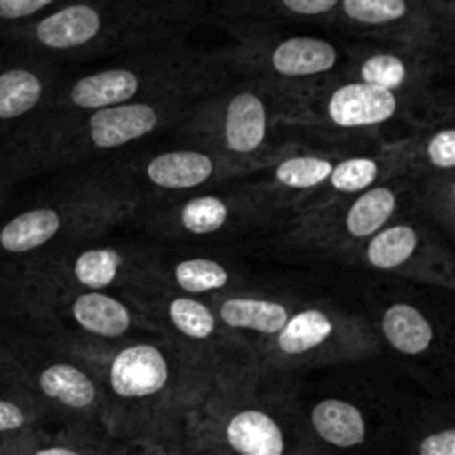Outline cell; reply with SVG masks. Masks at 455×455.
<instances>
[{
	"label": "cell",
	"instance_id": "cell-1",
	"mask_svg": "<svg viewBox=\"0 0 455 455\" xmlns=\"http://www.w3.org/2000/svg\"><path fill=\"white\" fill-rule=\"evenodd\" d=\"M212 22L209 0H69L47 16L0 36L74 67L187 40Z\"/></svg>",
	"mask_w": 455,
	"mask_h": 455
},
{
	"label": "cell",
	"instance_id": "cell-2",
	"mask_svg": "<svg viewBox=\"0 0 455 455\" xmlns=\"http://www.w3.org/2000/svg\"><path fill=\"white\" fill-rule=\"evenodd\" d=\"M76 351L100 382L109 438L182 422L216 378L203 360L164 336Z\"/></svg>",
	"mask_w": 455,
	"mask_h": 455
},
{
	"label": "cell",
	"instance_id": "cell-3",
	"mask_svg": "<svg viewBox=\"0 0 455 455\" xmlns=\"http://www.w3.org/2000/svg\"><path fill=\"white\" fill-rule=\"evenodd\" d=\"M182 431L191 455H318L298 420L291 378L253 369L213 378Z\"/></svg>",
	"mask_w": 455,
	"mask_h": 455
},
{
	"label": "cell",
	"instance_id": "cell-4",
	"mask_svg": "<svg viewBox=\"0 0 455 455\" xmlns=\"http://www.w3.org/2000/svg\"><path fill=\"white\" fill-rule=\"evenodd\" d=\"M227 76L229 74L218 60L216 49L196 47L189 40H176L109 58L102 65L80 74L69 71L20 145L34 133L58 127L92 111L147 98L207 92Z\"/></svg>",
	"mask_w": 455,
	"mask_h": 455
},
{
	"label": "cell",
	"instance_id": "cell-5",
	"mask_svg": "<svg viewBox=\"0 0 455 455\" xmlns=\"http://www.w3.org/2000/svg\"><path fill=\"white\" fill-rule=\"evenodd\" d=\"M204 92L147 98L107 107L27 138L0 167L9 180L71 172L124 154L180 127L196 98Z\"/></svg>",
	"mask_w": 455,
	"mask_h": 455
},
{
	"label": "cell",
	"instance_id": "cell-6",
	"mask_svg": "<svg viewBox=\"0 0 455 455\" xmlns=\"http://www.w3.org/2000/svg\"><path fill=\"white\" fill-rule=\"evenodd\" d=\"M136 203L105 180L76 169L22 207L0 216V275L58 249L102 238L132 220Z\"/></svg>",
	"mask_w": 455,
	"mask_h": 455
},
{
	"label": "cell",
	"instance_id": "cell-7",
	"mask_svg": "<svg viewBox=\"0 0 455 455\" xmlns=\"http://www.w3.org/2000/svg\"><path fill=\"white\" fill-rule=\"evenodd\" d=\"M449 96V89L407 96L336 74L289 102L283 132L293 142L369 149L409 136Z\"/></svg>",
	"mask_w": 455,
	"mask_h": 455
},
{
	"label": "cell",
	"instance_id": "cell-8",
	"mask_svg": "<svg viewBox=\"0 0 455 455\" xmlns=\"http://www.w3.org/2000/svg\"><path fill=\"white\" fill-rule=\"evenodd\" d=\"M0 367L22 387L47 429L109 438L100 382L76 349L38 331L0 324Z\"/></svg>",
	"mask_w": 455,
	"mask_h": 455
},
{
	"label": "cell",
	"instance_id": "cell-9",
	"mask_svg": "<svg viewBox=\"0 0 455 455\" xmlns=\"http://www.w3.org/2000/svg\"><path fill=\"white\" fill-rule=\"evenodd\" d=\"M293 98L262 80L227 76L196 98L173 133L260 172L284 145L283 118Z\"/></svg>",
	"mask_w": 455,
	"mask_h": 455
},
{
	"label": "cell",
	"instance_id": "cell-10",
	"mask_svg": "<svg viewBox=\"0 0 455 455\" xmlns=\"http://www.w3.org/2000/svg\"><path fill=\"white\" fill-rule=\"evenodd\" d=\"M287 216L256 187L251 178L225 182L167 203L136 209L129 222L154 235L158 243L207 249L249 235L274 234Z\"/></svg>",
	"mask_w": 455,
	"mask_h": 455
},
{
	"label": "cell",
	"instance_id": "cell-11",
	"mask_svg": "<svg viewBox=\"0 0 455 455\" xmlns=\"http://www.w3.org/2000/svg\"><path fill=\"white\" fill-rule=\"evenodd\" d=\"M80 169H87L89 173L127 196L138 209L256 173L247 164L222 158L216 151L173 132Z\"/></svg>",
	"mask_w": 455,
	"mask_h": 455
},
{
	"label": "cell",
	"instance_id": "cell-12",
	"mask_svg": "<svg viewBox=\"0 0 455 455\" xmlns=\"http://www.w3.org/2000/svg\"><path fill=\"white\" fill-rule=\"evenodd\" d=\"M212 22L231 36V44L216 49L227 74L262 80L296 96L340 74L347 60V43L336 36L267 22Z\"/></svg>",
	"mask_w": 455,
	"mask_h": 455
},
{
	"label": "cell",
	"instance_id": "cell-13",
	"mask_svg": "<svg viewBox=\"0 0 455 455\" xmlns=\"http://www.w3.org/2000/svg\"><path fill=\"white\" fill-rule=\"evenodd\" d=\"M418 212L413 172L389 178L351 198L336 200L323 209L298 213L271 234L275 251L340 265L389 222Z\"/></svg>",
	"mask_w": 455,
	"mask_h": 455
},
{
	"label": "cell",
	"instance_id": "cell-14",
	"mask_svg": "<svg viewBox=\"0 0 455 455\" xmlns=\"http://www.w3.org/2000/svg\"><path fill=\"white\" fill-rule=\"evenodd\" d=\"M380 354V340L367 314L305 298L283 331L258 351L251 369L260 376L293 378L314 369L364 363Z\"/></svg>",
	"mask_w": 455,
	"mask_h": 455
},
{
	"label": "cell",
	"instance_id": "cell-15",
	"mask_svg": "<svg viewBox=\"0 0 455 455\" xmlns=\"http://www.w3.org/2000/svg\"><path fill=\"white\" fill-rule=\"evenodd\" d=\"M107 235L58 249L12 274L0 275V284L127 293L129 289H136L156 278L160 253H163L158 243L105 240Z\"/></svg>",
	"mask_w": 455,
	"mask_h": 455
},
{
	"label": "cell",
	"instance_id": "cell-16",
	"mask_svg": "<svg viewBox=\"0 0 455 455\" xmlns=\"http://www.w3.org/2000/svg\"><path fill=\"white\" fill-rule=\"evenodd\" d=\"M329 34L347 43H394L453 58L455 0H338Z\"/></svg>",
	"mask_w": 455,
	"mask_h": 455
},
{
	"label": "cell",
	"instance_id": "cell-17",
	"mask_svg": "<svg viewBox=\"0 0 455 455\" xmlns=\"http://www.w3.org/2000/svg\"><path fill=\"white\" fill-rule=\"evenodd\" d=\"M367 318L380 340L382 354L389 351L422 380L435 373H444L451 380V318L440 314L434 302L407 289H378Z\"/></svg>",
	"mask_w": 455,
	"mask_h": 455
},
{
	"label": "cell",
	"instance_id": "cell-18",
	"mask_svg": "<svg viewBox=\"0 0 455 455\" xmlns=\"http://www.w3.org/2000/svg\"><path fill=\"white\" fill-rule=\"evenodd\" d=\"M340 265L447 293L455 289L453 243L422 213L389 222Z\"/></svg>",
	"mask_w": 455,
	"mask_h": 455
},
{
	"label": "cell",
	"instance_id": "cell-19",
	"mask_svg": "<svg viewBox=\"0 0 455 455\" xmlns=\"http://www.w3.org/2000/svg\"><path fill=\"white\" fill-rule=\"evenodd\" d=\"M293 404L307 440L318 455H387L400 438V422L371 400L349 394H300L291 378Z\"/></svg>",
	"mask_w": 455,
	"mask_h": 455
},
{
	"label": "cell",
	"instance_id": "cell-20",
	"mask_svg": "<svg viewBox=\"0 0 455 455\" xmlns=\"http://www.w3.org/2000/svg\"><path fill=\"white\" fill-rule=\"evenodd\" d=\"M127 296L164 338L203 360L216 376L251 369L247 351L222 329L216 311L203 298L172 291L160 283L129 289Z\"/></svg>",
	"mask_w": 455,
	"mask_h": 455
},
{
	"label": "cell",
	"instance_id": "cell-21",
	"mask_svg": "<svg viewBox=\"0 0 455 455\" xmlns=\"http://www.w3.org/2000/svg\"><path fill=\"white\" fill-rule=\"evenodd\" d=\"M69 71L65 62L0 43V164L29 133Z\"/></svg>",
	"mask_w": 455,
	"mask_h": 455
},
{
	"label": "cell",
	"instance_id": "cell-22",
	"mask_svg": "<svg viewBox=\"0 0 455 455\" xmlns=\"http://www.w3.org/2000/svg\"><path fill=\"white\" fill-rule=\"evenodd\" d=\"M413 178L418 212L455 238V116L453 98H444L413 129Z\"/></svg>",
	"mask_w": 455,
	"mask_h": 455
},
{
	"label": "cell",
	"instance_id": "cell-23",
	"mask_svg": "<svg viewBox=\"0 0 455 455\" xmlns=\"http://www.w3.org/2000/svg\"><path fill=\"white\" fill-rule=\"evenodd\" d=\"M451 67L453 58L440 56L429 49L358 40L347 43V60L340 76L387 92L429 96L435 92V83Z\"/></svg>",
	"mask_w": 455,
	"mask_h": 455
},
{
	"label": "cell",
	"instance_id": "cell-24",
	"mask_svg": "<svg viewBox=\"0 0 455 455\" xmlns=\"http://www.w3.org/2000/svg\"><path fill=\"white\" fill-rule=\"evenodd\" d=\"M349 151L358 149L287 140L260 172L249 178L256 182L258 189L265 191L283 209L289 220L291 216H298L309 207L315 194L329 180L338 160Z\"/></svg>",
	"mask_w": 455,
	"mask_h": 455
},
{
	"label": "cell",
	"instance_id": "cell-25",
	"mask_svg": "<svg viewBox=\"0 0 455 455\" xmlns=\"http://www.w3.org/2000/svg\"><path fill=\"white\" fill-rule=\"evenodd\" d=\"M207 302L216 311L222 329L247 351L253 367L258 351L283 331L287 320L305 302V298L296 293L267 291V289L253 287L216 296Z\"/></svg>",
	"mask_w": 455,
	"mask_h": 455
},
{
	"label": "cell",
	"instance_id": "cell-26",
	"mask_svg": "<svg viewBox=\"0 0 455 455\" xmlns=\"http://www.w3.org/2000/svg\"><path fill=\"white\" fill-rule=\"evenodd\" d=\"M154 280L172 291L203 300L256 287L238 262L213 256L198 247H163Z\"/></svg>",
	"mask_w": 455,
	"mask_h": 455
},
{
	"label": "cell",
	"instance_id": "cell-27",
	"mask_svg": "<svg viewBox=\"0 0 455 455\" xmlns=\"http://www.w3.org/2000/svg\"><path fill=\"white\" fill-rule=\"evenodd\" d=\"M209 4H212V20L327 29L338 0H209Z\"/></svg>",
	"mask_w": 455,
	"mask_h": 455
},
{
	"label": "cell",
	"instance_id": "cell-28",
	"mask_svg": "<svg viewBox=\"0 0 455 455\" xmlns=\"http://www.w3.org/2000/svg\"><path fill=\"white\" fill-rule=\"evenodd\" d=\"M400 438L404 443V455H455L451 398L422 403L404 420Z\"/></svg>",
	"mask_w": 455,
	"mask_h": 455
},
{
	"label": "cell",
	"instance_id": "cell-29",
	"mask_svg": "<svg viewBox=\"0 0 455 455\" xmlns=\"http://www.w3.org/2000/svg\"><path fill=\"white\" fill-rule=\"evenodd\" d=\"M107 440L40 427L0 443V455H105Z\"/></svg>",
	"mask_w": 455,
	"mask_h": 455
},
{
	"label": "cell",
	"instance_id": "cell-30",
	"mask_svg": "<svg viewBox=\"0 0 455 455\" xmlns=\"http://www.w3.org/2000/svg\"><path fill=\"white\" fill-rule=\"evenodd\" d=\"M105 455H191L182 422L151 427L107 440Z\"/></svg>",
	"mask_w": 455,
	"mask_h": 455
},
{
	"label": "cell",
	"instance_id": "cell-31",
	"mask_svg": "<svg viewBox=\"0 0 455 455\" xmlns=\"http://www.w3.org/2000/svg\"><path fill=\"white\" fill-rule=\"evenodd\" d=\"M40 427H44V420L36 404L27 398L22 387L0 367V443Z\"/></svg>",
	"mask_w": 455,
	"mask_h": 455
},
{
	"label": "cell",
	"instance_id": "cell-32",
	"mask_svg": "<svg viewBox=\"0 0 455 455\" xmlns=\"http://www.w3.org/2000/svg\"><path fill=\"white\" fill-rule=\"evenodd\" d=\"M69 0H0V36L47 16Z\"/></svg>",
	"mask_w": 455,
	"mask_h": 455
},
{
	"label": "cell",
	"instance_id": "cell-33",
	"mask_svg": "<svg viewBox=\"0 0 455 455\" xmlns=\"http://www.w3.org/2000/svg\"><path fill=\"white\" fill-rule=\"evenodd\" d=\"M13 182L9 180L7 173H4V169L0 167V216H3L4 209L9 207V200H12V191H13Z\"/></svg>",
	"mask_w": 455,
	"mask_h": 455
}]
</instances>
